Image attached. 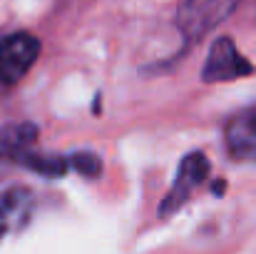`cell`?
Here are the masks:
<instances>
[{"label": "cell", "instance_id": "1", "mask_svg": "<svg viewBox=\"0 0 256 254\" xmlns=\"http://www.w3.org/2000/svg\"><path fill=\"white\" fill-rule=\"evenodd\" d=\"M242 0H184L176 13V28L186 40H199L222 25Z\"/></svg>", "mask_w": 256, "mask_h": 254}, {"label": "cell", "instance_id": "2", "mask_svg": "<svg viewBox=\"0 0 256 254\" xmlns=\"http://www.w3.org/2000/svg\"><path fill=\"white\" fill-rule=\"evenodd\" d=\"M40 55V43L30 33H12L0 40V83H20Z\"/></svg>", "mask_w": 256, "mask_h": 254}, {"label": "cell", "instance_id": "3", "mask_svg": "<svg viewBox=\"0 0 256 254\" xmlns=\"http://www.w3.org/2000/svg\"><path fill=\"white\" fill-rule=\"evenodd\" d=\"M252 70H254L252 63L239 55L236 45L229 38H219L209 48L206 63L202 68V80L204 83H226V80L246 78V75H252Z\"/></svg>", "mask_w": 256, "mask_h": 254}, {"label": "cell", "instance_id": "4", "mask_svg": "<svg viewBox=\"0 0 256 254\" xmlns=\"http://www.w3.org/2000/svg\"><path fill=\"white\" fill-rule=\"evenodd\" d=\"M206 174H209V160H206V155H202V152H189V155L179 162L174 184L170 187V194H167V197L162 199V204H160V214L167 217L172 212H176V209L192 197V192L206 179Z\"/></svg>", "mask_w": 256, "mask_h": 254}, {"label": "cell", "instance_id": "5", "mask_svg": "<svg viewBox=\"0 0 256 254\" xmlns=\"http://www.w3.org/2000/svg\"><path fill=\"white\" fill-rule=\"evenodd\" d=\"M35 212V197L28 187H8L0 192V239L18 234Z\"/></svg>", "mask_w": 256, "mask_h": 254}, {"label": "cell", "instance_id": "6", "mask_svg": "<svg viewBox=\"0 0 256 254\" xmlns=\"http://www.w3.org/2000/svg\"><path fill=\"white\" fill-rule=\"evenodd\" d=\"M224 140L234 160L256 162V105L242 110L229 120Z\"/></svg>", "mask_w": 256, "mask_h": 254}, {"label": "cell", "instance_id": "7", "mask_svg": "<svg viewBox=\"0 0 256 254\" xmlns=\"http://www.w3.org/2000/svg\"><path fill=\"white\" fill-rule=\"evenodd\" d=\"M35 137H38V127L32 122H15L0 127V160L25 155V150L35 142Z\"/></svg>", "mask_w": 256, "mask_h": 254}, {"label": "cell", "instance_id": "8", "mask_svg": "<svg viewBox=\"0 0 256 254\" xmlns=\"http://www.w3.org/2000/svg\"><path fill=\"white\" fill-rule=\"evenodd\" d=\"M28 167L42 177H62L65 169H68V160L58 157V155H22L20 157Z\"/></svg>", "mask_w": 256, "mask_h": 254}, {"label": "cell", "instance_id": "9", "mask_svg": "<svg viewBox=\"0 0 256 254\" xmlns=\"http://www.w3.org/2000/svg\"><path fill=\"white\" fill-rule=\"evenodd\" d=\"M70 165L78 169L82 177H97V174H100V169H102L100 157H97V155H92V152H78V155L70 160Z\"/></svg>", "mask_w": 256, "mask_h": 254}]
</instances>
